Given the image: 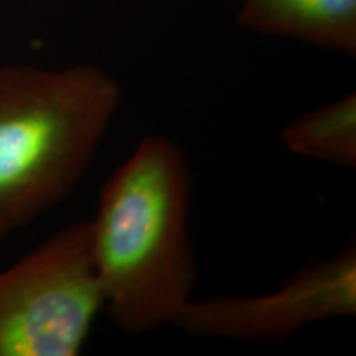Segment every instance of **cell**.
Masks as SVG:
<instances>
[{
	"instance_id": "cell-1",
	"label": "cell",
	"mask_w": 356,
	"mask_h": 356,
	"mask_svg": "<svg viewBox=\"0 0 356 356\" xmlns=\"http://www.w3.org/2000/svg\"><path fill=\"white\" fill-rule=\"evenodd\" d=\"M191 181L184 149L147 136L108 178L88 220L104 312L126 335L173 325L195 297Z\"/></svg>"
},
{
	"instance_id": "cell-2",
	"label": "cell",
	"mask_w": 356,
	"mask_h": 356,
	"mask_svg": "<svg viewBox=\"0 0 356 356\" xmlns=\"http://www.w3.org/2000/svg\"><path fill=\"white\" fill-rule=\"evenodd\" d=\"M121 104L101 66H0V241L76 188Z\"/></svg>"
},
{
	"instance_id": "cell-3",
	"label": "cell",
	"mask_w": 356,
	"mask_h": 356,
	"mask_svg": "<svg viewBox=\"0 0 356 356\" xmlns=\"http://www.w3.org/2000/svg\"><path fill=\"white\" fill-rule=\"evenodd\" d=\"M104 312L89 221L0 270V356H76Z\"/></svg>"
},
{
	"instance_id": "cell-4",
	"label": "cell",
	"mask_w": 356,
	"mask_h": 356,
	"mask_svg": "<svg viewBox=\"0 0 356 356\" xmlns=\"http://www.w3.org/2000/svg\"><path fill=\"white\" fill-rule=\"evenodd\" d=\"M356 315V246L307 262L274 291L193 297L172 327L186 335L243 343L284 341L304 328Z\"/></svg>"
},
{
	"instance_id": "cell-5",
	"label": "cell",
	"mask_w": 356,
	"mask_h": 356,
	"mask_svg": "<svg viewBox=\"0 0 356 356\" xmlns=\"http://www.w3.org/2000/svg\"><path fill=\"white\" fill-rule=\"evenodd\" d=\"M238 22L267 37L356 53V0H244Z\"/></svg>"
},
{
	"instance_id": "cell-6",
	"label": "cell",
	"mask_w": 356,
	"mask_h": 356,
	"mask_svg": "<svg viewBox=\"0 0 356 356\" xmlns=\"http://www.w3.org/2000/svg\"><path fill=\"white\" fill-rule=\"evenodd\" d=\"M279 139L289 152L337 167H356V95L338 97L282 127Z\"/></svg>"
}]
</instances>
